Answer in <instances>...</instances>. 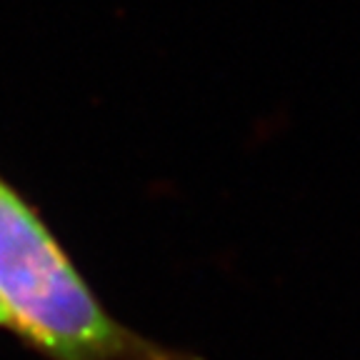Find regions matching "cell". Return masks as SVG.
<instances>
[{"mask_svg": "<svg viewBox=\"0 0 360 360\" xmlns=\"http://www.w3.org/2000/svg\"><path fill=\"white\" fill-rule=\"evenodd\" d=\"M0 305L43 360H205L112 315L45 215L0 173Z\"/></svg>", "mask_w": 360, "mask_h": 360, "instance_id": "6da1fadb", "label": "cell"}, {"mask_svg": "<svg viewBox=\"0 0 360 360\" xmlns=\"http://www.w3.org/2000/svg\"><path fill=\"white\" fill-rule=\"evenodd\" d=\"M0 330H6L13 335V326H11V318H8V313L3 310V305H0Z\"/></svg>", "mask_w": 360, "mask_h": 360, "instance_id": "7a4b0ae2", "label": "cell"}]
</instances>
